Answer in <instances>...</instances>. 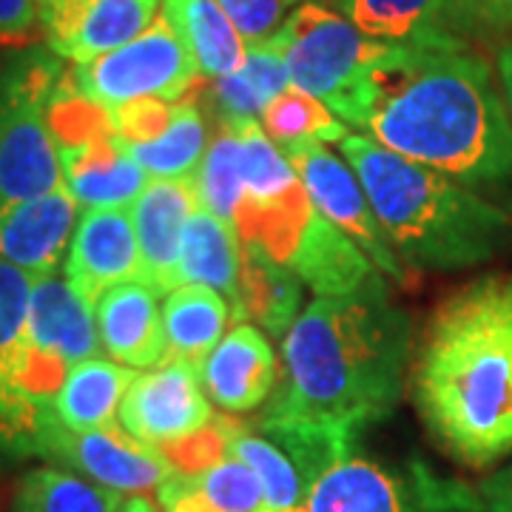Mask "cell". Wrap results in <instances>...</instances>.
<instances>
[{
  "label": "cell",
  "mask_w": 512,
  "mask_h": 512,
  "mask_svg": "<svg viewBox=\"0 0 512 512\" xmlns=\"http://www.w3.org/2000/svg\"><path fill=\"white\" fill-rule=\"evenodd\" d=\"M157 504L163 512H211L194 504L191 498H183V495H171V493H157Z\"/></svg>",
  "instance_id": "42"
},
{
  "label": "cell",
  "mask_w": 512,
  "mask_h": 512,
  "mask_svg": "<svg viewBox=\"0 0 512 512\" xmlns=\"http://www.w3.org/2000/svg\"><path fill=\"white\" fill-rule=\"evenodd\" d=\"M262 128L279 148L299 143H339L345 134H350L348 126L322 100L296 86L279 94L268 106L262 114Z\"/></svg>",
  "instance_id": "34"
},
{
  "label": "cell",
  "mask_w": 512,
  "mask_h": 512,
  "mask_svg": "<svg viewBox=\"0 0 512 512\" xmlns=\"http://www.w3.org/2000/svg\"><path fill=\"white\" fill-rule=\"evenodd\" d=\"M282 151L296 168L313 208L330 225H336L345 237L353 239L365 251L367 259L379 268V274L393 279L396 285L410 288L413 274L404 268L399 254L393 251L382 222L367 200L365 185L356 177L348 160L336 157L322 143H299V146H288Z\"/></svg>",
  "instance_id": "11"
},
{
  "label": "cell",
  "mask_w": 512,
  "mask_h": 512,
  "mask_svg": "<svg viewBox=\"0 0 512 512\" xmlns=\"http://www.w3.org/2000/svg\"><path fill=\"white\" fill-rule=\"evenodd\" d=\"M63 185L69 188L80 211H109L131 208L151 177L146 168L131 157L117 131H100L77 146L60 148Z\"/></svg>",
  "instance_id": "19"
},
{
  "label": "cell",
  "mask_w": 512,
  "mask_h": 512,
  "mask_svg": "<svg viewBox=\"0 0 512 512\" xmlns=\"http://www.w3.org/2000/svg\"><path fill=\"white\" fill-rule=\"evenodd\" d=\"M242 154L245 151H242V131L237 120H217V131L211 134L208 151L194 177L202 208H208L211 214H217L220 220L231 225H234L239 197L245 188Z\"/></svg>",
  "instance_id": "33"
},
{
  "label": "cell",
  "mask_w": 512,
  "mask_h": 512,
  "mask_svg": "<svg viewBox=\"0 0 512 512\" xmlns=\"http://www.w3.org/2000/svg\"><path fill=\"white\" fill-rule=\"evenodd\" d=\"M37 32V0H0V52L23 49Z\"/></svg>",
  "instance_id": "39"
},
{
  "label": "cell",
  "mask_w": 512,
  "mask_h": 512,
  "mask_svg": "<svg viewBox=\"0 0 512 512\" xmlns=\"http://www.w3.org/2000/svg\"><path fill=\"white\" fill-rule=\"evenodd\" d=\"M410 390L427 433L464 467L512 456V274H487L433 311Z\"/></svg>",
  "instance_id": "2"
},
{
  "label": "cell",
  "mask_w": 512,
  "mask_h": 512,
  "mask_svg": "<svg viewBox=\"0 0 512 512\" xmlns=\"http://www.w3.org/2000/svg\"><path fill=\"white\" fill-rule=\"evenodd\" d=\"M123 498L49 464L20 478L9 512H117Z\"/></svg>",
  "instance_id": "32"
},
{
  "label": "cell",
  "mask_w": 512,
  "mask_h": 512,
  "mask_svg": "<svg viewBox=\"0 0 512 512\" xmlns=\"http://www.w3.org/2000/svg\"><path fill=\"white\" fill-rule=\"evenodd\" d=\"M60 57L29 49L0 66V211L63 188L49 109L63 83Z\"/></svg>",
  "instance_id": "5"
},
{
  "label": "cell",
  "mask_w": 512,
  "mask_h": 512,
  "mask_svg": "<svg viewBox=\"0 0 512 512\" xmlns=\"http://www.w3.org/2000/svg\"><path fill=\"white\" fill-rule=\"evenodd\" d=\"M137 379L134 367L120 365L106 356H94L74 365L57 390L52 410L69 430L114 427L128 387Z\"/></svg>",
  "instance_id": "26"
},
{
  "label": "cell",
  "mask_w": 512,
  "mask_h": 512,
  "mask_svg": "<svg viewBox=\"0 0 512 512\" xmlns=\"http://www.w3.org/2000/svg\"><path fill=\"white\" fill-rule=\"evenodd\" d=\"M242 131V177L234 228L242 245H254L279 265H291L299 242L311 225L313 208L305 185L285 151L259 126V120H237Z\"/></svg>",
  "instance_id": "8"
},
{
  "label": "cell",
  "mask_w": 512,
  "mask_h": 512,
  "mask_svg": "<svg viewBox=\"0 0 512 512\" xmlns=\"http://www.w3.org/2000/svg\"><path fill=\"white\" fill-rule=\"evenodd\" d=\"M35 276L0 259V393L9 390L26 348Z\"/></svg>",
  "instance_id": "35"
},
{
  "label": "cell",
  "mask_w": 512,
  "mask_h": 512,
  "mask_svg": "<svg viewBox=\"0 0 512 512\" xmlns=\"http://www.w3.org/2000/svg\"><path fill=\"white\" fill-rule=\"evenodd\" d=\"M157 296L160 293L137 279L97 299L94 319L109 359L134 370H151L165 362V325Z\"/></svg>",
  "instance_id": "20"
},
{
  "label": "cell",
  "mask_w": 512,
  "mask_h": 512,
  "mask_svg": "<svg viewBox=\"0 0 512 512\" xmlns=\"http://www.w3.org/2000/svg\"><path fill=\"white\" fill-rule=\"evenodd\" d=\"M231 319V302L208 285H180L165 293V362H185L202 370Z\"/></svg>",
  "instance_id": "24"
},
{
  "label": "cell",
  "mask_w": 512,
  "mask_h": 512,
  "mask_svg": "<svg viewBox=\"0 0 512 512\" xmlns=\"http://www.w3.org/2000/svg\"><path fill=\"white\" fill-rule=\"evenodd\" d=\"M200 376L211 404L228 416L259 410L271 399L279 379L271 336L256 325H237L205 359Z\"/></svg>",
  "instance_id": "18"
},
{
  "label": "cell",
  "mask_w": 512,
  "mask_h": 512,
  "mask_svg": "<svg viewBox=\"0 0 512 512\" xmlns=\"http://www.w3.org/2000/svg\"><path fill=\"white\" fill-rule=\"evenodd\" d=\"M117 419L128 436L163 450L205 430L214 421V407L205 396L197 367L160 362L146 373H137Z\"/></svg>",
  "instance_id": "12"
},
{
  "label": "cell",
  "mask_w": 512,
  "mask_h": 512,
  "mask_svg": "<svg viewBox=\"0 0 512 512\" xmlns=\"http://www.w3.org/2000/svg\"><path fill=\"white\" fill-rule=\"evenodd\" d=\"M478 495H481L484 512H512V461L504 470L487 478Z\"/></svg>",
  "instance_id": "40"
},
{
  "label": "cell",
  "mask_w": 512,
  "mask_h": 512,
  "mask_svg": "<svg viewBox=\"0 0 512 512\" xmlns=\"http://www.w3.org/2000/svg\"><path fill=\"white\" fill-rule=\"evenodd\" d=\"M157 493L183 495L211 512H274L256 473L237 456L222 458L220 464L194 476L177 473Z\"/></svg>",
  "instance_id": "31"
},
{
  "label": "cell",
  "mask_w": 512,
  "mask_h": 512,
  "mask_svg": "<svg viewBox=\"0 0 512 512\" xmlns=\"http://www.w3.org/2000/svg\"><path fill=\"white\" fill-rule=\"evenodd\" d=\"M109 114L117 137L126 146H134V143L157 140L165 128L171 126L174 103L160 100V97H143V100H134V103H126L120 109L109 111Z\"/></svg>",
  "instance_id": "37"
},
{
  "label": "cell",
  "mask_w": 512,
  "mask_h": 512,
  "mask_svg": "<svg viewBox=\"0 0 512 512\" xmlns=\"http://www.w3.org/2000/svg\"><path fill=\"white\" fill-rule=\"evenodd\" d=\"M367 37L393 46H464L453 0H333Z\"/></svg>",
  "instance_id": "21"
},
{
  "label": "cell",
  "mask_w": 512,
  "mask_h": 512,
  "mask_svg": "<svg viewBox=\"0 0 512 512\" xmlns=\"http://www.w3.org/2000/svg\"><path fill=\"white\" fill-rule=\"evenodd\" d=\"M211 134L205 128L200 103L194 94L174 103L171 126L157 140L128 146L131 157L146 168L151 180H194L202 157L208 151Z\"/></svg>",
  "instance_id": "29"
},
{
  "label": "cell",
  "mask_w": 512,
  "mask_h": 512,
  "mask_svg": "<svg viewBox=\"0 0 512 512\" xmlns=\"http://www.w3.org/2000/svg\"><path fill=\"white\" fill-rule=\"evenodd\" d=\"M94 305L66 282V276H40L32 288L26 350L43 365L69 373L74 365L100 356Z\"/></svg>",
  "instance_id": "15"
},
{
  "label": "cell",
  "mask_w": 512,
  "mask_h": 512,
  "mask_svg": "<svg viewBox=\"0 0 512 512\" xmlns=\"http://www.w3.org/2000/svg\"><path fill=\"white\" fill-rule=\"evenodd\" d=\"M461 37L512 32V0H453Z\"/></svg>",
  "instance_id": "38"
},
{
  "label": "cell",
  "mask_w": 512,
  "mask_h": 512,
  "mask_svg": "<svg viewBox=\"0 0 512 512\" xmlns=\"http://www.w3.org/2000/svg\"><path fill=\"white\" fill-rule=\"evenodd\" d=\"M217 3L237 26L245 46L268 43L299 6L296 0H217Z\"/></svg>",
  "instance_id": "36"
},
{
  "label": "cell",
  "mask_w": 512,
  "mask_h": 512,
  "mask_svg": "<svg viewBox=\"0 0 512 512\" xmlns=\"http://www.w3.org/2000/svg\"><path fill=\"white\" fill-rule=\"evenodd\" d=\"M495 77H498V86L504 92V100L510 106L512 114V37H507L498 49H495Z\"/></svg>",
  "instance_id": "41"
},
{
  "label": "cell",
  "mask_w": 512,
  "mask_h": 512,
  "mask_svg": "<svg viewBox=\"0 0 512 512\" xmlns=\"http://www.w3.org/2000/svg\"><path fill=\"white\" fill-rule=\"evenodd\" d=\"M291 74V86L322 100L336 117L359 92L370 66L390 43L367 37L345 15L305 0L271 37Z\"/></svg>",
  "instance_id": "7"
},
{
  "label": "cell",
  "mask_w": 512,
  "mask_h": 512,
  "mask_svg": "<svg viewBox=\"0 0 512 512\" xmlns=\"http://www.w3.org/2000/svg\"><path fill=\"white\" fill-rule=\"evenodd\" d=\"M302 512H484V504L419 458L384 464L348 453L313 481Z\"/></svg>",
  "instance_id": "6"
},
{
  "label": "cell",
  "mask_w": 512,
  "mask_h": 512,
  "mask_svg": "<svg viewBox=\"0 0 512 512\" xmlns=\"http://www.w3.org/2000/svg\"><path fill=\"white\" fill-rule=\"evenodd\" d=\"M296 3H305V0H296ZM313 3H322V0H313Z\"/></svg>",
  "instance_id": "44"
},
{
  "label": "cell",
  "mask_w": 512,
  "mask_h": 512,
  "mask_svg": "<svg viewBox=\"0 0 512 512\" xmlns=\"http://www.w3.org/2000/svg\"><path fill=\"white\" fill-rule=\"evenodd\" d=\"M342 157L356 171L404 268L464 271L512 245V214L427 165L404 160L365 134H345Z\"/></svg>",
  "instance_id": "4"
},
{
  "label": "cell",
  "mask_w": 512,
  "mask_h": 512,
  "mask_svg": "<svg viewBox=\"0 0 512 512\" xmlns=\"http://www.w3.org/2000/svg\"><path fill=\"white\" fill-rule=\"evenodd\" d=\"M305 308V282L254 245H242L239 308L234 319H254L256 328L271 339H285Z\"/></svg>",
  "instance_id": "23"
},
{
  "label": "cell",
  "mask_w": 512,
  "mask_h": 512,
  "mask_svg": "<svg viewBox=\"0 0 512 512\" xmlns=\"http://www.w3.org/2000/svg\"><path fill=\"white\" fill-rule=\"evenodd\" d=\"M143 274L140 245L128 208L80 211L63 276L89 305L117 285L137 282Z\"/></svg>",
  "instance_id": "14"
},
{
  "label": "cell",
  "mask_w": 512,
  "mask_h": 512,
  "mask_svg": "<svg viewBox=\"0 0 512 512\" xmlns=\"http://www.w3.org/2000/svg\"><path fill=\"white\" fill-rule=\"evenodd\" d=\"M163 15L180 32L202 77L220 80L245 60V40L217 0H163Z\"/></svg>",
  "instance_id": "28"
},
{
  "label": "cell",
  "mask_w": 512,
  "mask_h": 512,
  "mask_svg": "<svg viewBox=\"0 0 512 512\" xmlns=\"http://www.w3.org/2000/svg\"><path fill=\"white\" fill-rule=\"evenodd\" d=\"M197 208L200 197L194 180H151L128 208L143 259L140 282L157 293L177 288L185 225Z\"/></svg>",
  "instance_id": "17"
},
{
  "label": "cell",
  "mask_w": 512,
  "mask_h": 512,
  "mask_svg": "<svg viewBox=\"0 0 512 512\" xmlns=\"http://www.w3.org/2000/svg\"><path fill=\"white\" fill-rule=\"evenodd\" d=\"M410 367L413 325L387 285L316 296L282 339V384L262 416L362 433L396 410Z\"/></svg>",
  "instance_id": "3"
},
{
  "label": "cell",
  "mask_w": 512,
  "mask_h": 512,
  "mask_svg": "<svg viewBox=\"0 0 512 512\" xmlns=\"http://www.w3.org/2000/svg\"><path fill=\"white\" fill-rule=\"evenodd\" d=\"M77 220H80V205L66 185L3 208L0 259L35 279L55 276L66 262Z\"/></svg>",
  "instance_id": "16"
},
{
  "label": "cell",
  "mask_w": 512,
  "mask_h": 512,
  "mask_svg": "<svg viewBox=\"0 0 512 512\" xmlns=\"http://www.w3.org/2000/svg\"><path fill=\"white\" fill-rule=\"evenodd\" d=\"M288 268L316 296H353L387 285V276L379 274L365 251L336 225H330L319 211L313 214Z\"/></svg>",
  "instance_id": "22"
},
{
  "label": "cell",
  "mask_w": 512,
  "mask_h": 512,
  "mask_svg": "<svg viewBox=\"0 0 512 512\" xmlns=\"http://www.w3.org/2000/svg\"><path fill=\"white\" fill-rule=\"evenodd\" d=\"M231 456L245 461L259 478L268 507L274 512H302L305 510V498L311 484L305 481L302 470L276 441H271L265 433H259L256 427L245 421L231 419Z\"/></svg>",
  "instance_id": "30"
},
{
  "label": "cell",
  "mask_w": 512,
  "mask_h": 512,
  "mask_svg": "<svg viewBox=\"0 0 512 512\" xmlns=\"http://www.w3.org/2000/svg\"><path fill=\"white\" fill-rule=\"evenodd\" d=\"M291 89V74L274 43L248 46L237 72L211 83L208 103L217 120H256L282 92Z\"/></svg>",
  "instance_id": "27"
},
{
  "label": "cell",
  "mask_w": 512,
  "mask_h": 512,
  "mask_svg": "<svg viewBox=\"0 0 512 512\" xmlns=\"http://www.w3.org/2000/svg\"><path fill=\"white\" fill-rule=\"evenodd\" d=\"M239 271H242V239L231 222L220 220L208 208H197L185 225L183 254L177 271L180 285H208L220 291L231 311L239 308Z\"/></svg>",
  "instance_id": "25"
},
{
  "label": "cell",
  "mask_w": 512,
  "mask_h": 512,
  "mask_svg": "<svg viewBox=\"0 0 512 512\" xmlns=\"http://www.w3.org/2000/svg\"><path fill=\"white\" fill-rule=\"evenodd\" d=\"M29 456L46 458L52 467L69 470L126 498L157 495L168 478L177 476L163 450L128 436L123 427L114 424L100 430H69L57 421L55 410H49L46 419L40 421L29 444Z\"/></svg>",
  "instance_id": "10"
},
{
  "label": "cell",
  "mask_w": 512,
  "mask_h": 512,
  "mask_svg": "<svg viewBox=\"0 0 512 512\" xmlns=\"http://www.w3.org/2000/svg\"><path fill=\"white\" fill-rule=\"evenodd\" d=\"M163 0H37L46 49L66 63H89L143 35Z\"/></svg>",
  "instance_id": "13"
},
{
  "label": "cell",
  "mask_w": 512,
  "mask_h": 512,
  "mask_svg": "<svg viewBox=\"0 0 512 512\" xmlns=\"http://www.w3.org/2000/svg\"><path fill=\"white\" fill-rule=\"evenodd\" d=\"M117 512H160V510L148 501L146 495H128V498H123V504H120V510Z\"/></svg>",
  "instance_id": "43"
},
{
  "label": "cell",
  "mask_w": 512,
  "mask_h": 512,
  "mask_svg": "<svg viewBox=\"0 0 512 512\" xmlns=\"http://www.w3.org/2000/svg\"><path fill=\"white\" fill-rule=\"evenodd\" d=\"M69 77L77 92L114 111L143 97L177 103L197 89L202 72L180 32L160 12L143 35L74 66Z\"/></svg>",
  "instance_id": "9"
},
{
  "label": "cell",
  "mask_w": 512,
  "mask_h": 512,
  "mask_svg": "<svg viewBox=\"0 0 512 512\" xmlns=\"http://www.w3.org/2000/svg\"><path fill=\"white\" fill-rule=\"evenodd\" d=\"M339 120L512 214L510 106L493 66L467 43H390Z\"/></svg>",
  "instance_id": "1"
}]
</instances>
